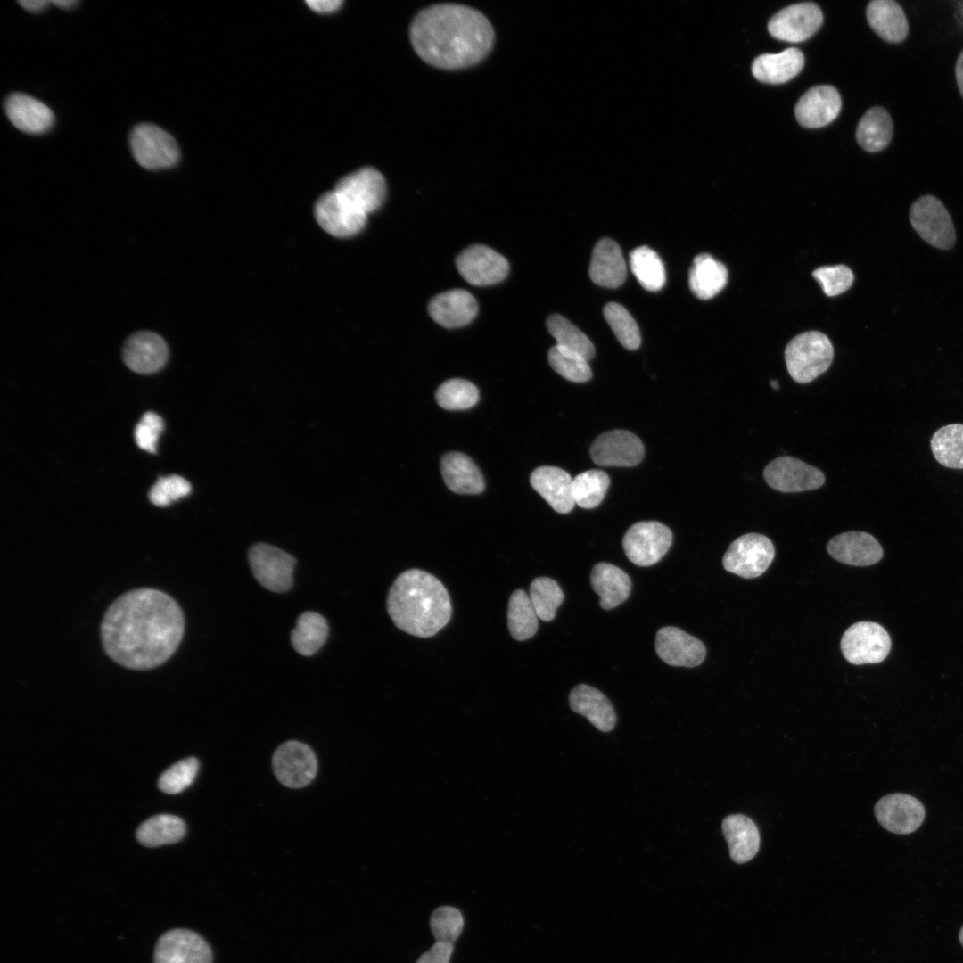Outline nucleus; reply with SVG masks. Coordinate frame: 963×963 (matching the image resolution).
<instances>
[{
    "label": "nucleus",
    "instance_id": "obj_1",
    "mask_svg": "<svg viewBox=\"0 0 963 963\" xmlns=\"http://www.w3.org/2000/svg\"><path fill=\"white\" fill-rule=\"evenodd\" d=\"M185 632L184 613L169 594L140 588L116 598L100 626L106 654L130 670L144 671L166 663Z\"/></svg>",
    "mask_w": 963,
    "mask_h": 963
},
{
    "label": "nucleus",
    "instance_id": "obj_34",
    "mask_svg": "<svg viewBox=\"0 0 963 963\" xmlns=\"http://www.w3.org/2000/svg\"><path fill=\"white\" fill-rule=\"evenodd\" d=\"M728 270L720 261L707 253H701L693 260L689 270L688 284L691 292L701 300H709L718 294L727 284Z\"/></svg>",
    "mask_w": 963,
    "mask_h": 963
},
{
    "label": "nucleus",
    "instance_id": "obj_28",
    "mask_svg": "<svg viewBox=\"0 0 963 963\" xmlns=\"http://www.w3.org/2000/svg\"><path fill=\"white\" fill-rule=\"evenodd\" d=\"M569 704L573 712L585 716L598 730L608 732L615 727L617 717L612 703L595 687L577 685L569 695Z\"/></svg>",
    "mask_w": 963,
    "mask_h": 963
},
{
    "label": "nucleus",
    "instance_id": "obj_18",
    "mask_svg": "<svg viewBox=\"0 0 963 963\" xmlns=\"http://www.w3.org/2000/svg\"><path fill=\"white\" fill-rule=\"evenodd\" d=\"M315 216L320 226L336 237H349L366 226L367 215L358 210L334 190L324 193L316 202Z\"/></svg>",
    "mask_w": 963,
    "mask_h": 963
},
{
    "label": "nucleus",
    "instance_id": "obj_39",
    "mask_svg": "<svg viewBox=\"0 0 963 963\" xmlns=\"http://www.w3.org/2000/svg\"><path fill=\"white\" fill-rule=\"evenodd\" d=\"M630 267L646 290L656 292L665 284L666 276L659 255L647 246L634 249L630 254Z\"/></svg>",
    "mask_w": 963,
    "mask_h": 963
},
{
    "label": "nucleus",
    "instance_id": "obj_44",
    "mask_svg": "<svg viewBox=\"0 0 963 963\" xmlns=\"http://www.w3.org/2000/svg\"><path fill=\"white\" fill-rule=\"evenodd\" d=\"M603 315L624 348L633 350L639 347L641 336L638 326L623 306L609 302L604 307Z\"/></svg>",
    "mask_w": 963,
    "mask_h": 963
},
{
    "label": "nucleus",
    "instance_id": "obj_49",
    "mask_svg": "<svg viewBox=\"0 0 963 963\" xmlns=\"http://www.w3.org/2000/svg\"><path fill=\"white\" fill-rule=\"evenodd\" d=\"M191 492L190 483L178 475L160 477L149 491L150 501L157 506H167L187 496Z\"/></svg>",
    "mask_w": 963,
    "mask_h": 963
},
{
    "label": "nucleus",
    "instance_id": "obj_42",
    "mask_svg": "<svg viewBox=\"0 0 963 963\" xmlns=\"http://www.w3.org/2000/svg\"><path fill=\"white\" fill-rule=\"evenodd\" d=\"M610 484L609 476L601 470L592 469L572 478V491L575 505L591 509L604 499Z\"/></svg>",
    "mask_w": 963,
    "mask_h": 963
},
{
    "label": "nucleus",
    "instance_id": "obj_41",
    "mask_svg": "<svg viewBox=\"0 0 963 963\" xmlns=\"http://www.w3.org/2000/svg\"><path fill=\"white\" fill-rule=\"evenodd\" d=\"M547 328L556 339V345L577 353L588 361L595 356L591 341L564 317L555 314L547 320Z\"/></svg>",
    "mask_w": 963,
    "mask_h": 963
},
{
    "label": "nucleus",
    "instance_id": "obj_30",
    "mask_svg": "<svg viewBox=\"0 0 963 963\" xmlns=\"http://www.w3.org/2000/svg\"><path fill=\"white\" fill-rule=\"evenodd\" d=\"M729 855L736 863L752 860L760 848V834L755 823L743 814H731L721 824Z\"/></svg>",
    "mask_w": 963,
    "mask_h": 963
},
{
    "label": "nucleus",
    "instance_id": "obj_36",
    "mask_svg": "<svg viewBox=\"0 0 963 963\" xmlns=\"http://www.w3.org/2000/svg\"><path fill=\"white\" fill-rule=\"evenodd\" d=\"M328 636L326 620L316 612H305L297 620L291 641L297 653L309 656L317 652Z\"/></svg>",
    "mask_w": 963,
    "mask_h": 963
},
{
    "label": "nucleus",
    "instance_id": "obj_13",
    "mask_svg": "<svg viewBox=\"0 0 963 963\" xmlns=\"http://www.w3.org/2000/svg\"><path fill=\"white\" fill-rule=\"evenodd\" d=\"M333 190L352 207L367 215L383 204L386 183L380 171L366 167L341 178Z\"/></svg>",
    "mask_w": 963,
    "mask_h": 963
},
{
    "label": "nucleus",
    "instance_id": "obj_58",
    "mask_svg": "<svg viewBox=\"0 0 963 963\" xmlns=\"http://www.w3.org/2000/svg\"><path fill=\"white\" fill-rule=\"evenodd\" d=\"M959 941H960V942H961V944L963 946V926H962V928L960 929V932H959Z\"/></svg>",
    "mask_w": 963,
    "mask_h": 963
},
{
    "label": "nucleus",
    "instance_id": "obj_11",
    "mask_svg": "<svg viewBox=\"0 0 963 963\" xmlns=\"http://www.w3.org/2000/svg\"><path fill=\"white\" fill-rule=\"evenodd\" d=\"M763 478L770 488L785 493L816 490L826 481L819 469L789 456L770 462L763 470Z\"/></svg>",
    "mask_w": 963,
    "mask_h": 963
},
{
    "label": "nucleus",
    "instance_id": "obj_26",
    "mask_svg": "<svg viewBox=\"0 0 963 963\" xmlns=\"http://www.w3.org/2000/svg\"><path fill=\"white\" fill-rule=\"evenodd\" d=\"M530 482L555 511L567 514L574 507L572 478L564 470L556 466L538 467L531 473Z\"/></svg>",
    "mask_w": 963,
    "mask_h": 963
},
{
    "label": "nucleus",
    "instance_id": "obj_32",
    "mask_svg": "<svg viewBox=\"0 0 963 963\" xmlns=\"http://www.w3.org/2000/svg\"><path fill=\"white\" fill-rule=\"evenodd\" d=\"M590 583L600 597V606L605 610H611L622 604L631 590L629 575L609 563H598L593 567Z\"/></svg>",
    "mask_w": 963,
    "mask_h": 963
},
{
    "label": "nucleus",
    "instance_id": "obj_14",
    "mask_svg": "<svg viewBox=\"0 0 963 963\" xmlns=\"http://www.w3.org/2000/svg\"><path fill=\"white\" fill-rule=\"evenodd\" d=\"M272 765L276 778L291 788L309 785L317 769V758L311 748L299 741L282 744L273 755Z\"/></svg>",
    "mask_w": 963,
    "mask_h": 963
},
{
    "label": "nucleus",
    "instance_id": "obj_51",
    "mask_svg": "<svg viewBox=\"0 0 963 963\" xmlns=\"http://www.w3.org/2000/svg\"><path fill=\"white\" fill-rule=\"evenodd\" d=\"M162 430V418L153 412H146L135 428L134 435L137 446L149 453H156V445Z\"/></svg>",
    "mask_w": 963,
    "mask_h": 963
},
{
    "label": "nucleus",
    "instance_id": "obj_25",
    "mask_svg": "<svg viewBox=\"0 0 963 963\" xmlns=\"http://www.w3.org/2000/svg\"><path fill=\"white\" fill-rule=\"evenodd\" d=\"M432 318L439 325L454 328L470 323L476 316L478 305L467 291L454 289L436 295L429 303Z\"/></svg>",
    "mask_w": 963,
    "mask_h": 963
},
{
    "label": "nucleus",
    "instance_id": "obj_3",
    "mask_svg": "<svg viewBox=\"0 0 963 963\" xmlns=\"http://www.w3.org/2000/svg\"><path fill=\"white\" fill-rule=\"evenodd\" d=\"M387 611L401 630L429 638L449 622L452 607L446 588L435 576L409 569L399 574L391 587Z\"/></svg>",
    "mask_w": 963,
    "mask_h": 963
},
{
    "label": "nucleus",
    "instance_id": "obj_33",
    "mask_svg": "<svg viewBox=\"0 0 963 963\" xmlns=\"http://www.w3.org/2000/svg\"><path fill=\"white\" fill-rule=\"evenodd\" d=\"M441 473L448 488L457 494H479L484 490L481 471L463 453L446 454L441 459Z\"/></svg>",
    "mask_w": 963,
    "mask_h": 963
},
{
    "label": "nucleus",
    "instance_id": "obj_9",
    "mask_svg": "<svg viewBox=\"0 0 963 963\" xmlns=\"http://www.w3.org/2000/svg\"><path fill=\"white\" fill-rule=\"evenodd\" d=\"M672 533L661 523L638 522L630 526L622 539L627 557L636 565L658 563L671 546Z\"/></svg>",
    "mask_w": 963,
    "mask_h": 963
},
{
    "label": "nucleus",
    "instance_id": "obj_5",
    "mask_svg": "<svg viewBox=\"0 0 963 963\" xmlns=\"http://www.w3.org/2000/svg\"><path fill=\"white\" fill-rule=\"evenodd\" d=\"M131 152L143 168L149 170L169 169L179 160V147L174 137L161 128L141 123L129 135Z\"/></svg>",
    "mask_w": 963,
    "mask_h": 963
},
{
    "label": "nucleus",
    "instance_id": "obj_6",
    "mask_svg": "<svg viewBox=\"0 0 963 963\" xmlns=\"http://www.w3.org/2000/svg\"><path fill=\"white\" fill-rule=\"evenodd\" d=\"M910 221L916 233L930 245L950 250L956 241L955 228L947 209L935 196L917 199L910 210Z\"/></svg>",
    "mask_w": 963,
    "mask_h": 963
},
{
    "label": "nucleus",
    "instance_id": "obj_56",
    "mask_svg": "<svg viewBox=\"0 0 963 963\" xmlns=\"http://www.w3.org/2000/svg\"><path fill=\"white\" fill-rule=\"evenodd\" d=\"M51 4L63 10H70L78 4L76 0H53Z\"/></svg>",
    "mask_w": 963,
    "mask_h": 963
},
{
    "label": "nucleus",
    "instance_id": "obj_29",
    "mask_svg": "<svg viewBox=\"0 0 963 963\" xmlns=\"http://www.w3.org/2000/svg\"><path fill=\"white\" fill-rule=\"evenodd\" d=\"M870 28L888 43H901L909 34V22L902 7L893 0H873L866 8Z\"/></svg>",
    "mask_w": 963,
    "mask_h": 963
},
{
    "label": "nucleus",
    "instance_id": "obj_37",
    "mask_svg": "<svg viewBox=\"0 0 963 963\" xmlns=\"http://www.w3.org/2000/svg\"><path fill=\"white\" fill-rule=\"evenodd\" d=\"M185 833L184 821L174 815L159 814L144 821L137 828L136 838L146 847L173 844Z\"/></svg>",
    "mask_w": 963,
    "mask_h": 963
},
{
    "label": "nucleus",
    "instance_id": "obj_12",
    "mask_svg": "<svg viewBox=\"0 0 963 963\" xmlns=\"http://www.w3.org/2000/svg\"><path fill=\"white\" fill-rule=\"evenodd\" d=\"M822 21L823 14L819 5L803 2L778 11L770 19L768 30L778 40L798 43L812 37Z\"/></svg>",
    "mask_w": 963,
    "mask_h": 963
},
{
    "label": "nucleus",
    "instance_id": "obj_50",
    "mask_svg": "<svg viewBox=\"0 0 963 963\" xmlns=\"http://www.w3.org/2000/svg\"><path fill=\"white\" fill-rule=\"evenodd\" d=\"M827 296H836L848 290L853 282V274L844 265L820 267L812 272Z\"/></svg>",
    "mask_w": 963,
    "mask_h": 963
},
{
    "label": "nucleus",
    "instance_id": "obj_24",
    "mask_svg": "<svg viewBox=\"0 0 963 963\" xmlns=\"http://www.w3.org/2000/svg\"><path fill=\"white\" fill-rule=\"evenodd\" d=\"M4 109L12 124L26 134L45 133L54 123V112L47 105L23 93L8 95Z\"/></svg>",
    "mask_w": 963,
    "mask_h": 963
},
{
    "label": "nucleus",
    "instance_id": "obj_20",
    "mask_svg": "<svg viewBox=\"0 0 963 963\" xmlns=\"http://www.w3.org/2000/svg\"><path fill=\"white\" fill-rule=\"evenodd\" d=\"M655 651L667 664L687 668L700 665L706 656L705 646L700 639L673 626L657 631Z\"/></svg>",
    "mask_w": 963,
    "mask_h": 963
},
{
    "label": "nucleus",
    "instance_id": "obj_7",
    "mask_svg": "<svg viewBox=\"0 0 963 963\" xmlns=\"http://www.w3.org/2000/svg\"><path fill=\"white\" fill-rule=\"evenodd\" d=\"M775 556L771 540L759 533H746L735 539L723 556L726 571L745 579L761 576Z\"/></svg>",
    "mask_w": 963,
    "mask_h": 963
},
{
    "label": "nucleus",
    "instance_id": "obj_8",
    "mask_svg": "<svg viewBox=\"0 0 963 963\" xmlns=\"http://www.w3.org/2000/svg\"><path fill=\"white\" fill-rule=\"evenodd\" d=\"M840 646L844 657L850 663L861 665L883 662L890 653L892 641L880 624L859 621L844 631Z\"/></svg>",
    "mask_w": 963,
    "mask_h": 963
},
{
    "label": "nucleus",
    "instance_id": "obj_22",
    "mask_svg": "<svg viewBox=\"0 0 963 963\" xmlns=\"http://www.w3.org/2000/svg\"><path fill=\"white\" fill-rule=\"evenodd\" d=\"M842 106L838 91L832 86L821 85L810 88L794 107L795 118L805 128H817L831 123Z\"/></svg>",
    "mask_w": 963,
    "mask_h": 963
},
{
    "label": "nucleus",
    "instance_id": "obj_10",
    "mask_svg": "<svg viewBox=\"0 0 963 963\" xmlns=\"http://www.w3.org/2000/svg\"><path fill=\"white\" fill-rule=\"evenodd\" d=\"M249 564L256 580L273 592H284L293 582L294 557L282 549L265 543L251 547Z\"/></svg>",
    "mask_w": 963,
    "mask_h": 963
},
{
    "label": "nucleus",
    "instance_id": "obj_55",
    "mask_svg": "<svg viewBox=\"0 0 963 963\" xmlns=\"http://www.w3.org/2000/svg\"><path fill=\"white\" fill-rule=\"evenodd\" d=\"M955 77L959 90L963 97V50L959 54L956 62Z\"/></svg>",
    "mask_w": 963,
    "mask_h": 963
},
{
    "label": "nucleus",
    "instance_id": "obj_4",
    "mask_svg": "<svg viewBox=\"0 0 963 963\" xmlns=\"http://www.w3.org/2000/svg\"><path fill=\"white\" fill-rule=\"evenodd\" d=\"M834 358V348L824 333H802L786 347L785 360L790 376L799 383H808L825 373Z\"/></svg>",
    "mask_w": 963,
    "mask_h": 963
},
{
    "label": "nucleus",
    "instance_id": "obj_35",
    "mask_svg": "<svg viewBox=\"0 0 963 963\" xmlns=\"http://www.w3.org/2000/svg\"><path fill=\"white\" fill-rule=\"evenodd\" d=\"M893 133V125L889 112L881 106H875L868 109L860 119L856 139L862 149L876 152L890 144Z\"/></svg>",
    "mask_w": 963,
    "mask_h": 963
},
{
    "label": "nucleus",
    "instance_id": "obj_46",
    "mask_svg": "<svg viewBox=\"0 0 963 963\" xmlns=\"http://www.w3.org/2000/svg\"><path fill=\"white\" fill-rule=\"evenodd\" d=\"M548 362L556 373L571 382L583 383L592 376L587 359L557 345L549 350Z\"/></svg>",
    "mask_w": 963,
    "mask_h": 963
},
{
    "label": "nucleus",
    "instance_id": "obj_48",
    "mask_svg": "<svg viewBox=\"0 0 963 963\" xmlns=\"http://www.w3.org/2000/svg\"><path fill=\"white\" fill-rule=\"evenodd\" d=\"M199 761L194 757L183 759L168 768L160 777L159 788L170 794L181 793L194 780Z\"/></svg>",
    "mask_w": 963,
    "mask_h": 963
},
{
    "label": "nucleus",
    "instance_id": "obj_27",
    "mask_svg": "<svg viewBox=\"0 0 963 963\" xmlns=\"http://www.w3.org/2000/svg\"><path fill=\"white\" fill-rule=\"evenodd\" d=\"M588 273L591 281L602 287L616 288L624 283L627 268L616 242L603 238L596 244Z\"/></svg>",
    "mask_w": 963,
    "mask_h": 963
},
{
    "label": "nucleus",
    "instance_id": "obj_16",
    "mask_svg": "<svg viewBox=\"0 0 963 963\" xmlns=\"http://www.w3.org/2000/svg\"><path fill=\"white\" fill-rule=\"evenodd\" d=\"M154 963H212L207 942L188 929H172L157 941Z\"/></svg>",
    "mask_w": 963,
    "mask_h": 963
},
{
    "label": "nucleus",
    "instance_id": "obj_23",
    "mask_svg": "<svg viewBox=\"0 0 963 963\" xmlns=\"http://www.w3.org/2000/svg\"><path fill=\"white\" fill-rule=\"evenodd\" d=\"M836 561L854 566H868L881 560L883 547L876 538L864 531H848L833 537L827 545Z\"/></svg>",
    "mask_w": 963,
    "mask_h": 963
},
{
    "label": "nucleus",
    "instance_id": "obj_43",
    "mask_svg": "<svg viewBox=\"0 0 963 963\" xmlns=\"http://www.w3.org/2000/svg\"><path fill=\"white\" fill-rule=\"evenodd\" d=\"M529 597L539 619L552 621L564 595L557 582L548 577L535 578L530 585Z\"/></svg>",
    "mask_w": 963,
    "mask_h": 963
},
{
    "label": "nucleus",
    "instance_id": "obj_2",
    "mask_svg": "<svg viewBox=\"0 0 963 963\" xmlns=\"http://www.w3.org/2000/svg\"><path fill=\"white\" fill-rule=\"evenodd\" d=\"M414 50L425 62L455 70L473 65L490 51L494 30L479 11L458 4L422 10L409 29Z\"/></svg>",
    "mask_w": 963,
    "mask_h": 963
},
{
    "label": "nucleus",
    "instance_id": "obj_40",
    "mask_svg": "<svg viewBox=\"0 0 963 963\" xmlns=\"http://www.w3.org/2000/svg\"><path fill=\"white\" fill-rule=\"evenodd\" d=\"M931 449L943 466L963 469V424H952L938 429L931 439Z\"/></svg>",
    "mask_w": 963,
    "mask_h": 963
},
{
    "label": "nucleus",
    "instance_id": "obj_45",
    "mask_svg": "<svg viewBox=\"0 0 963 963\" xmlns=\"http://www.w3.org/2000/svg\"><path fill=\"white\" fill-rule=\"evenodd\" d=\"M438 404L447 410H464L473 407L479 399L474 384L463 379H450L436 391Z\"/></svg>",
    "mask_w": 963,
    "mask_h": 963
},
{
    "label": "nucleus",
    "instance_id": "obj_57",
    "mask_svg": "<svg viewBox=\"0 0 963 963\" xmlns=\"http://www.w3.org/2000/svg\"><path fill=\"white\" fill-rule=\"evenodd\" d=\"M770 386H771V387H772V388H773L774 390H778V389L779 388V383H778V381H776V380H771V381H770Z\"/></svg>",
    "mask_w": 963,
    "mask_h": 963
},
{
    "label": "nucleus",
    "instance_id": "obj_38",
    "mask_svg": "<svg viewBox=\"0 0 963 963\" xmlns=\"http://www.w3.org/2000/svg\"><path fill=\"white\" fill-rule=\"evenodd\" d=\"M538 619L529 595L522 589L514 590L507 606V625L511 636L518 641L531 638L537 632Z\"/></svg>",
    "mask_w": 963,
    "mask_h": 963
},
{
    "label": "nucleus",
    "instance_id": "obj_19",
    "mask_svg": "<svg viewBox=\"0 0 963 963\" xmlns=\"http://www.w3.org/2000/svg\"><path fill=\"white\" fill-rule=\"evenodd\" d=\"M925 808L915 797L905 794H891L882 797L875 806V815L886 830L906 835L917 830L925 819Z\"/></svg>",
    "mask_w": 963,
    "mask_h": 963
},
{
    "label": "nucleus",
    "instance_id": "obj_17",
    "mask_svg": "<svg viewBox=\"0 0 963 963\" xmlns=\"http://www.w3.org/2000/svg\"><path fill=\"white\" fill-rule=\"evenodd\" d=\"M456 263L463 278L476 286L499 283L509 271L508 262L501 254L482 244L464 250Z\"/></svg>",
    "mask_w": 963,
    "mask_h": 963
},
{
    "label": "nucleus",
    "instance_id": "obj_47",
    "mask_svg": "<svg viewBox=\"0 0 963 963\" xmlns=\"http://www.w3.org/2000/svg\"><path fill=\"white\" fill-rule=\"evenodd\" d=\"M430 927L436 942L453 943L463 931L464 918L457 909L441 906L432 913Z\"/></svg>",
    "mask_w": 963,
    "mask_h": 963
},
{
    "label": "nucleus",
    "instance_id": "obj_52",
    "mask_svg": "<svg viewBox=\"0 0 963 963\" xmlns=\"http://www.w3.org/2000/svg\"><path fill=\"white\" fill-rule=\"evenodd\" d=\"M453 943L436 942L416 963H449Z\"/></svg>",
    "mask_w": 963,
    "mask_h": 963
},
{
    "label": "nucleus",
    "instance_id": "obj_54",
    "mask_svg": "<svg viewBox=\"0 0 963 963\" xmlns=\"http://www.w3.org/2000/svg\"><path fill=\"white\" fill-rule=\"evenodd\" d=\"M22 8L28 12L37 13L41 12L48 7L51 1L47 0H35V1H19L18 2Z\"/></svg>",
    "mask_w": 963,
    "mask_h": 963
},
{
    "label": "nucleus",
    "instance_id": "obj_15",
    "mask_svg": "<svg viewBox=\"0 0 963 963\" xmlns=\"http://www.w3.org/2000/svg\"><path fill=\"white\" fill-rule=\"evenodd\" d=\"M644 453L640 439L626 430L604 432L590 448L592 460L601 466H635L641 462Z\"/></svg>",
    "mask_w": 963,
    "mask_h": 963
},
{
    "label": "nucleus",
    "instance_id": "obj_21",
    "mask_svg": "<svg viewBox=\"0 0 963 963\" xmlns=\"http://www.w3.org/2000/svg\"><path fill=\"white\" fill-rule=\"evenodd\" d=\"M169 358L166 342L157 333L139 331L130 335L122 348V358L132 371L151 374L160 370Z\"/></svg>",
    "mask_w": 963,
    "mask_h": 963
},
{
    "label": "nucleus",
    "instance_id": "obj_31",
    "mask_svg": "<svg viewBox=\"0 0 963 963\" xmlns=\"http://www.w3.org/2000/svg\"><path fill=\"white\" fill-rule=\"evenodd\" d=\"M802 53L791 47L779 54H764L752 63L754 78L763 83L782 84L794 78L803 68Z\"/></svg>",
    "mask_w": 963,
    "mask_h": 963
},
{
    "label": "nucleus",
    "instance_id": "obj_53",
    "mask_svg": "<svg viewBox=\"0 0 963 963\" xmlns=\"http://www.w3.org/2000/svg\"><path fill=\"white\" fill-rule=\"evenodd\" d=\"M306 4L318 12H333L342 4L341 0H309Z\"/></svg>",
    "mask_w": 963,
    "mask_h": 963
}]
</instances>
